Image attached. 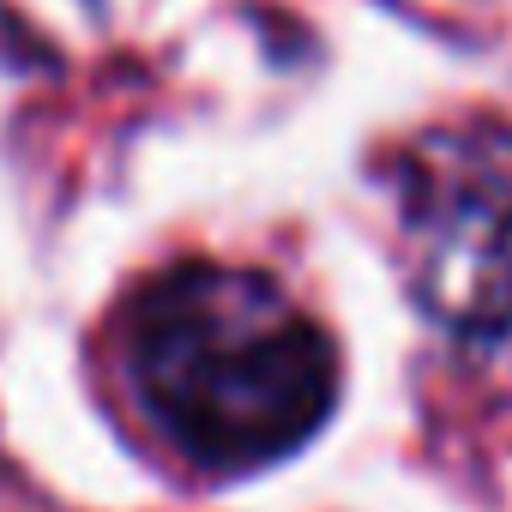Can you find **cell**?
<instances>
[{
  "label": "cell",
  "instance_id": "obj_1",
  "mask_svg": "<svg viewBox=\"0 0 512 512\" xmlns=\"http://www.w3.org/2000/svg\"><path fill=\"white\" fill-rule=\"evenodd\" d=\"M127 374L163 440L217 476L290 458L338 398V356L320 320L272 278L205 260L133 296Z\"/></svg>",
  "mask_w": 512,
  "mask_h": 512
},
{
  "label": "cell",
  "instance_id": "obj_2",
  "mask_svg": "<svg viewBox=\"0 0 512 512\" xmlns=\"http://www.w3.org/2000/svg\"><path fill=\"white\" fill-rule=\"evenodd\" d=\"M398 241L434 326L512 374V133L464 121L398 163Z\"/></svg>",
  "mask_w": 512,
  "mask_h": 512
},
{
  "label": "cell",
  "instance_id": "obj_3",
  "mask_svg": "<svg viewBox=\"0 0 512 512\" xmlns=\"http://www.w3.org/2000/svg\"><path fill=\"white\" fill-rule=\"evenodd\" d=\"M0 13L49 55H85L139 13V0H0Z\"/></svg>",
  "mask_w": 512,
  "mask_h": 512
}]
</instances>
